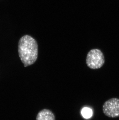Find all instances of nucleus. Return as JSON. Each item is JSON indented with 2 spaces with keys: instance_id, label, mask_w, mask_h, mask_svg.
<instances>
[{
  "instance_id": "1",
  "label": "nucleus",
  "mask_w": 119,
  "mask_h": 120,
  "mask_svg": "<svg viewBox=\"0 0 119 120\" xmlns=\"http://www.w3.org/2000/svg\"><path fill=\"white\" fill-rule=\"evenodd\" d=\"M18 53L24 67L33 65L38 56V45L33 37L25 35L19 39L18 43Z\"/></svg>"
},
{
  "instance_id": "4",
  "label": "nucleus",
  "mask_w": 119,
  "mask_h": 120,
  "mask_svg": "<svg viewBox=\"0 0 119 120\" xmlns=\"http://www.w3.org/2000/svg\"><path fill=\"white\" fill-rule=\"evenodd\" d=\"M36 120H55L54 113L50 110L44 109L38 112Z\"/></svg>"
},
{
  "instance_id": "3",
  "label": "nucleus",
  "mask_w": 119,
  "mask_h": 120,
  "mask_svg": "<svg viewBox=\"0 0 119 120\" xmlns=\"http://www.w3.org/2000/svg\"><path fill=\"white\" fill-rule=\"evenodd\" d=\"M105 116L110 118L119 117V99L114 98L106 101L102 106Z\"/></svg>"
},
{
  "instance_id": "5",
  "label": "nucleus",
  "mask_w": 119,
  "mask_h": 120,
  "mask_svg": "<svg viewBox=\"0 0 119 120\" xmlns=\"http://www.w3.org/2000/svg\"><path fill=\"white\" fill-rule=\"evenodd\" d=\"M81 113L84 118L89 119L92 116V110L89 108H84L82 110Z\"/></svg>"
},
{
  "instance_id": "2",
  "label": "nucleus",
  "mask_w": 119,
  "mask_h": 120,
  "mask_svg": "<svg viewBox=\"0 0 119 120\" xmlns=\"http://www.w3.org/2000/svg\"><path fill=\"white\" fill-rule=\"evenodd\" d=\"M105 62V57L103 54L99 49H91L87 56L86 64L91 69H99L103 66Z\"/></svg>"
}]
</instances>
